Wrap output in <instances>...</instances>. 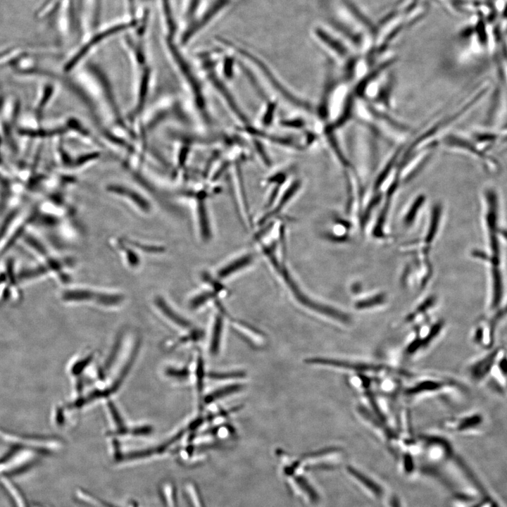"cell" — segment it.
Here are the masks:
<instances>
[{
	"mask_svg": "<svg viewBox=\"0 0 507 507\" xmlns=\"http://www.w3.org/2000/svg\"><path fill=\"white\" fill-rule=\"evenodd\" d=\"M144 10V8H138L134 15H127L123 18L100 25L84 37L81 40L82 42L81 46L67 61L64 70L67 72L71 70L90 51L108 39L123 32L133 30L139 23Z\"/></svg>",
	"mask_w": 507,
	"mask_h": 507,
	"instance_id": "6da1fadb",
	"label": "cell"
},
{
	"mask_svg": "<svg viewBox=\"0 0 507 507\" xmlns=\"http://www.w3.org/2000/svg\"><path fill=\"white\" fill-rule=\"evenodd\" d=\"M215 41L220 46L221 48L227 50L233 56L246 61L249 64L256 67L261 73L267 78L272 87L277 91L286 100L297 108H300L305 111H311V108L308 104L303 100L298 98L296 95L289 91V89L283 86L282 83L277 80V77L273 74L268 66L255 54L249 50L241 46L234 42L223 37L215 38Z\"/></svg>",
	"mask_w": 507,
	"mask_h": 507,
	"instance_id": "7a4b0ae2",
	"label": "cell"
},
{
	"mask_svg": "<svg viewBox=\"0 0 507 507\" xmlns=\"http://www.w3.org/2000/svg\"><path fill=\"white\" fill-rule=\"evenodd\" d=\"M165 49L172 60L178 67L183 76L190 86L199 110L206 118V102L202 92V87L198 78L194 74L190 64L180 51V44L177 38L163 35Z\"/></svg>",
	"mask_w": 507,
	"mask_h": 507,
	"instance_id": "3957f363",
	"label": "cell"
},
{
	"mask_svg": "<svg viewBox=\"0 0 507 507\" xmlns=\"http://www.w3.org/2000/svg\"><path fill=\"white\" fill-rule=\"evenodd\" d=\"M309 364L318 365L342 370L355 375H391L399 373L396 370L384 365L373 363L347 361L323 357L310 358L306 361Z\"/></svg>",
	"mask_w": 507,
	"mask_h": 507,
	"instance_id": "277c9868",
	"label": "cell"
},
{
	"mask_svg": "<svg viewBox=\"0 0 507 507\" xmlns=\"http://www.w3.org/2000/svg\"><path fill=\"white\" fill-rule=\"evenodd\" d=\"M446 144L451 148L458 149L472 156L477 161L487 170L494 172L499 170V163L487 149L482 146L473 139H468L458 135H450L446 139Z\"/></svg>",
	"mask_w": 507,
	"mask_h": 507,
	"instance_id": "5b68a950",
	"label": "cell"
},
{
	"mask_svg": "<svg viewBox=\"0 0 507 507\" xmlns=\"http://www.w3.org/2000/svg\"><path fill=\"white\" fill-rule=\"evenodd\" d=\"M454 390L464 392L465 388L453 379L435 377L416 382L405 390L404 395L409 399H416Z\"/></svg>",
	"mask_w": 507,
	"mask_h": 507,
	"instance_id": "8992f818",
	"label": "cell"
},
{
	"mask_svg": "<svg viewBox=\"0 0 507 507\" xmlns=\"http://www.w3.org/2000/svg\"><path fill=\"white\" fill-rule=\"evenodd\" d=\"M53 15L55 16V27L61 38L65 40V39L75 37L79 40V21L76 0H62Z\"/></svg>",
	"mask_w": 507,
	"mask_h": 507,
	"instance_id": "52a82bcc",
	"label": "cell"
},
{
	"mask_svg": "<svg viewBox=\"0 0 507 507\" xmlns=\"http://www.w3.org/2000/svg\"><path fill=\"white\" fill-rule=\"evenodd\" d=\"M485 422V416L482 412L472 411L446 419L444 427L454 434H473L482 431Z\"/></svg>",
	"mask_w": 507,
	"mask_h": 507,
	"instance_id": "ba28073f",
	"label": "cell"
},
{
	"mask_svg": "<svg viewBox=\"0 0 507 507\" xmlns=\"http://www.w3.org/2000/svg\"><path fill=\"white\" fill-rule=\"evenodd\" d=\"M79 21V39L82 40L100 26L101 0H76Z\"/></svg>",
	"mask_w": 507,
	"mask_h": 507,
	"instance_id": "9c48e42d",
	"label": "cell"
},
{
	"mask_svg": "<svg viewBox=\"0 0 507 507\" xmlns=\"http://www.w3.org/2000/svg\"><path fill=\"white\" fill-rule=\"evenodd\" d=\"M507 399V347L499 346L496 360L484 382Z\"/></svg>",
	"mask_w": 507,
	"mask_h": 507,
	"instance_id": "30bf717a",
	"label": "cell"
},
{
	"mask_svg": "<svg viewBox=\"0 0 507 507\" xmlns=\"http://www.w3.org/2000/svg\"><path fill=\"white\" fill-rule=\"evenodd\" d=\"M87 68L95 76V77H96L101 87L103 89L105 97L106 98V100L108 101V104L114 113V116L117 120V123L127 132H128L130 134H132V132L129 130L128 127L125 125V123L124 122V120L120 114V111L119 110V108L118 107L115 99L114 97L112 87L108 82V80L106 79V76L104 75V73H103V71L101 70V69L96 65H94L93 63L87 64Z\"/></svg>",
	"mask_w": 507,
	"mask_h": 507,
	"instance_id": "8fae6325",
	"label": "cell"
},
{
	"mask_svg": "<svg viewBox=\"0 0 507 507\" xmlns=\"http://www.w3.org/2000/svg\"><path fill=\"white\" fill-rule=\"evenodd\" d=\"M205 1L206 0H182L177 17L178 36L194 23L201 13Z\"/></svg>",
	"mask_w": 507,
	"mask_h": 507,
	"instance_id": "7c38bea8",
	"label": "cell"
},
{
	"mask_svg": "<svg viewBox=\"0 0 507 507\" xmlns=\"http://www.w3.org/2000/svg\"><path fill=\"white\" fill-rule=\"evenodd\" d=\"M208 73H209V75H208L209 80L211 81L213 87L215 88V89L218 92V93L221 95L225 102H226L227 106L233 112L235 116L238 118L239 120L242 123H247V117L244 113L243 111L240 108L235 99L232 96L231 92L229 91L227 87L220 80H219L218 76L215 75V73L210 71L209 73L208 72Z\"/></svg>",
	"mask_w": 507,
	"mask_h": 507,
	"instance_id": "4fadbf2b",
	"label": "cell"
},
{
	"mask_svg": "<svg viewBox=\"0 0 507 507\" xmlns=\"http://www.w3.org/2000/svg\"><path fill=\"white\" fill-rule=\"evenodd\" d=\"M108 190L113 193L126 196L144 211H148L149 210V205L147 201L139 194L131 190L130 189L119 185H112L109 187Z\"/></svg>",
	"mask_w": 507,
	"mask_h": 507,
	"instance_id": "5bb4252c",
	"label": "cell"
},
{
	"mask_svg": "<svg viewBox=\"0 0 507 507\" xmlns=\"http://www.w3.org/2000/svg\"><path fill=\"white\" fill-rule=\"evenodd\" d=\"M251 261L252 256L250 255L242 256L222 268L218 272V276L220 278L227 277L229 275L247 266L251 263Z\"/></svg>",
	"mask_w": 507,
	"mask_h": 507,
	"instance_id": "9a60e30c",
	"label": "cell"
},
{
	"mask_svg": "<svg viewBox=\"0 0 507 507\" xmlns=\"http://www.w3.org/2000/svg\"><path fill=\"white\" fill-rule=\"evenodd\" d=\"M222 330L223 319L218 316L215 320L211 342V351L213 354H216L219 350Z\"/></svg>",
	"mask_w": 507,
	"mask_h": 507,
	"instance_id": "2e32d148",
	"label": "cell"
},
{
	"mask_svg": "<svg viewBox=\"0 0 507 507\" xmlns=\"http://www.w3.org/2000/svg\"><path fill=\"white\" fill-rule=\"evenodd\" d=\"M94 296V292L89 289H73L67 292L65 298L68 301H87L92 300Z\"/></svg>",
	"mask_w": 507,
	"mask_h": 507,
	"instance_id": "e0dca14e",
	"label": "cell"
},
{
	"mask_svg": "<svg viewBox=\"0 0 507 507\" xmlns=\"http://www.w3.org/2000/svg\"><path fill=\"white\" fill-rule=\"evenodd\" d=\"M156 304L157 306H158L161 311L164 313L168 318H170V320H172L174 323L184 327H187L188 326V323L182 318H180L178 315L176 314V313L174 312L173 309L170 308V307L168 306L164 301H163L162 299H157Z\"/></svg>",
	"mask_w": 507,
	"mask_h": 507,
	"instance_id": "ac0fdd59",
	"label": "cell"
},
{
	"mask_svg": "<svg viewBox=\"0 0 507 507\" xmlns=\"http://www.w3.org/2000/svg\"><path fill=\"white\" fill-rule=\"evenodd\" d=\"M241 389L242 386L240 385L228 386L213 392V393L209 394L205 400L207 403H210L218 399L226 396L230 394L235 393L239 391Z\"/></svg>",
	"mask_w": 507,
	"mask_h": 507,
	"instance_id": "d6986e66",
	"label": "cell"
},
{
	"mask_svg": "<svg viewBox=\"0 0 507 507\" xmlns=\"http://www.w3.org/2000/svg\"><path fill=\"white\" fill-rule=\"evenodd\" d=\"M204 203V201H201L199 202V223H200L201 229L202 230L201 231L202 234L204 235L205 237H208V234L209 236L210 231H209V228H208V225L207 215H206V209H205L206 208H205Z\"/></svg>",
	"mask_w": 507,
	"mask_h": 507,
	"instance_id": "ffe728a7",
	"label": "cell"
},
{
	"mask_svg": "<svg viewBox=\"0 0 507 507\" xmlns=\"http://www.w3.org/2000/svg\"><path fill=\"white\" fill-rule=\"evenodd\" d=\"M244 376L242 372H231L225 373H210L209 377L214 380H230L242 378Z\"/></svg>",
	"mask_w": 507,
	"mask_h": 507,
	"instance_id": "44dd1931",
	"label": "cell"
},
{
	"mask_svg": "<svg viewBox=\"0 0 507 507\" xmlns=\"http://www.w3.org/2000/svg\"><path fill=\"white\" fill-rule=\"evenodd\" d=\"M54 92V88L52 86H47L44 91V94L42 96V98L41 99L40 103L38 105L37 107V115L39 116L42 113V111L44 110V106L47 104L48 101L49 100L50 97L52 96Z\"/></svg>",
	"mask_w": 507,
	"mask_h": 507,
	"instance_id": "7402d4cb",
	"label": "cell"
},
{
	"mask_svg": "<svg viewBox=\"0 0 507 507\" xmlns=\"http://www.w3.org/2000/svg\"><path fill=\"white\" fill-rule=\"evenodd\" d=\"M421 203H422V197L419 198L418 199V201L414 203L412 208L411 209V211H409V213L407 215L406 220L408 222H411L412 220V219L413 218V217L415 215L416 211H418V208L420 207Z\"/></svg>",
	"mask_w": 507,
	"mask_h": 507,
	"instance_id": "603a6c76",
	"label": "cell"
},
{
	"mask_svg": "<svg viewBox=\"0 0 507 507\" xmlns=\"http://www.w3.org/2000/svg\"><path fill=\"white\" fill-rule=\"evenodd\" d=\"M438 214L439 213L436 211L434 215V219L432 220L431 227L430 230L429 235L427 236V239L431 240L433 235L435 233L436 227H437V223L438 222Z\"/></svg>",
	"mask_w": 507,
	"mask_h": 507,
	"instance_id": "cb8c5ba5",
	"label": "cell"
}]
</instances>
